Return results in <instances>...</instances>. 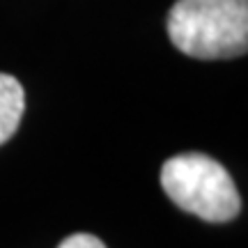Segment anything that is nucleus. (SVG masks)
<instances>
[{"mask_svg":"<svg viewBox=\"0 0 248 248\" xmlns=\"http://www.w3.org/2000/svg\"><path fill=\"white\" fill-rule=\"evenodd\" d=\"M26 110L23 85L12 74H0V145L16 133Z\"/></svg>","mask_w":248,"mask_h":248,"instance_id":"obj_3","label":"nucleus"},{"mask_svg":"<svg viewBox=\"0 0 248 248\" xmlns=\"http://www.w3.org/2000/svg\"><path fill=\"white\" fill-rule=\"evenodd\" d=\"M161 188L179 209L207 223H228L241 212V198L230 172L207 154L170 156L161 166Z\"/></svg>","mask_w":248,"mask_h":248,"instance_id":"obj_2","label":"nucleus"},{"mask_svg":"<svg viewBox=\"0 0 248 248\" xmlns=\"http://www.w3.org/2000/svg\"><path fill=\"white\" fill-rule=\"evenodd\" d=\"M58 248H106V244L99 237H94V234L76 232V234H69L67 239H62Z\"/></svg>","mask_w":248,"mask_h":248,"instance_id":"obj_4","label":"nucleus"},{"mask_svg":"<svg viewBox=\"0 0 248 248\" xmlns=\"http://www.w3.org/2000/svg\"><path fill=\"white\" fill-rule=\"evenodd\" d=\"M166 26L172 46L188 58H239L248 48V0H177Z\"/></svg>","mask_w":248,"mask_h":248,"instance_id":"obj_1","label":"nucleus"}]
</instances>
